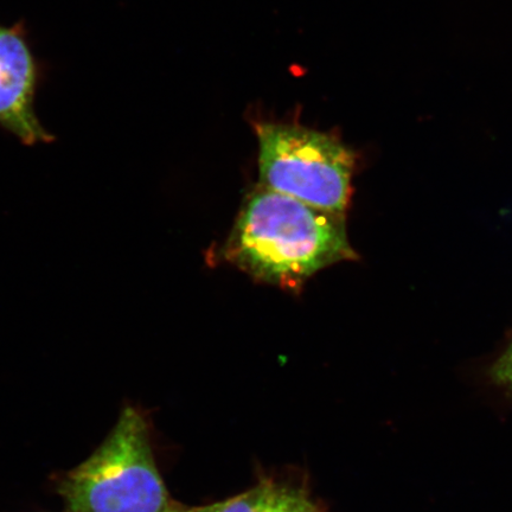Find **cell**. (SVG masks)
<instances>
[{"label": "cell", "instance_id": "obj_3", "mask_svg": "<svg viewBox=\"0 0 512 512\" xmlns=\"http://www.w3.org/2000/svg\"><path fill=\"white\" fill-rule=\"evenodd\" d=\"M259 184L310 206L344 214L357 155L341 138L285 121H256Z\"/></svg>", "mask_w": 512, "mask_h": 512}, {"label": "cell", "instance_id": "obj_4", "mask_svg": "<svg viewBox=\"0 0 512 512\" xmlns=\"http://www.w3.org/2000/svg\"><path fill=\"white\" fill-rule=\"evenodd\" d=\"M38 81L40 67L24 23L0 25V127L29 146L55 139L36 114Z\"/></svg>", "mask_w": 512, "mask_h": 512}, {"label": "cell", "instance_id": "obj_1", "mask_svg": "<svg viewBox=\"0 0 512 512\" xmlns=\"http://www.w3.org/2000/svg\"><path fill=\"white\" fill-rule=\"evenodd\" d=\"M223 256L259 283L293 292L324 268L358 259L344 214L260 184L243 202Z\"/></svg>", "mask_w": 512, "mask_h": 512}, {"label": "cell", "instance_id": "obj_7", "mask_svg": "<svg viewBox=\"0 0 512 512\" xmlns=\"http://www.w3.org/2000/svg\"><path fill=\"white\" fill-rule=\"evenodd\" d=\"M492 374H494V379L497 382L512 387V345L511 348L505 352L501 360L496 363Z\"/></svg>", "mask_w": 512, "mask_h": 512}, {"label": "cell", "instance_id": "obj_6", "mask_svg": "<svg viewBox=\"0 0 512 512\" xmlns=\"http://www.w3.org/2000/svg\"><path fill=\"white\" fill-rule=\"evenodd\" d=\"M280 512H322L302 490L288 489Z\"/></svg>", "mask_w": 512, "mask_h": 512}, {"label": "cell", "instance_id": "obj_9", "mask_svg": "<svg viewBox=\"0 0 512 512\" xmlns=\"http://www.w3.org/2000/svg\"><path fill=\"white\" fill-rule=\"evenodd\" d=\"M183 509L181 507H179V505H175L174 508H172L170 511L168 512H182Z\"/></svg>", "mask_w": 512, "mask_h": 512}, {"label": "cell", "instance_id": "obj_5", "mask_svg": "<svg viewBox=\"0 0 512 512\" xmlns=\"http://www.w3.org/2000/svg\"><path fill=\"white\" fill-rule=\"evenodd\" d=\"M288 488L265 480L243 494L209 505L206 512H280Z\"/></svg>", "mask_w": 512, "mask_h": 512}, {"label": "cell", "instance_id": "obj_2", "mask_svg": "<svg viewBox=\"0 0 512 512\" xmlns=\"http://www.w3.org/2000/svg\"><path fill=\"white\" fill-rule=\"evenodd\" d=\"M59 492L68 512H168L176 505L158 471L144 416L132 407L92 456L63 477Z\"/></svg>", "mask_w": 512, "mask_h": 512}, {"label": "cell", "instance_id": "obj_8", "mask_svg": "<svg viewBox=\"0 0 512 512\" xmlns=\"http://www.w3.org/2000/svg\"><path fill=\"white\" fill-rule=\"evenodd\" d=\"M182 512H206V507L203 508H195V509H183Z\"/></svg>", "mask_w": 512, "mask_h": 512}]
</instances>
